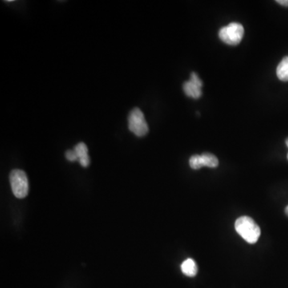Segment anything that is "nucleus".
<instances>
[{
  "instance_id": "f257e3e1",
  "label": "nucleus",
  "mask_w": 288,
  "mask_h": 288,
  "mask_svg": "<svg viewBox=\"0 0 288 288\" xmlns=\"http://www.w3.org/2000/svg\"><path fill=\"white\" fill-rule=\"evenodd\" d=\"M235 228L236 232L248 244H256L261 235L258 224L249 216L239 218L235 224Z\"/></svg>"
},
{
  "instance_id": "f03ea898",
  "label": "nucleus",
  "mask_w": 288,
  "mask_h": 288,
  "mask_svg": "<svg viewBox=\"0 0 288 288\" xmlns=\"http://www.w3.org/2000/svg\"><path fill=\"white\" fill-rule=\"evenodd\" d=\"M10 183L15 197L23 199L28 195V179L24 171L18 169L13 170L10 174Z\"/></svg>"
},
{
  "instance_id": "7ed1b4c3",
  "label": "nucleus",
  "mask_w": 288,
  "mask_h": 288,
  "mask_svg": "<svg viewBox=\"0 0 288 288\" xmlns=\"http://www.w3.org/2000/svg\"><path fill=\"white\" fill-rule=\"evenodd\" d=\"M244 34V26L239 22H232L228 26L222 27L219 36L227 44L237 45L241 42Z\"/></svg>"
},
{
  "instance_id": "20e7f679",
  "label": "nucleus",
  "mask_w": 288,
  "mask_h": 288,
  "mask_svg": "<svg viewBox=\"0 0 288 288\" xmlns=\"http://www.w3.org/2000/svg\"><path fill=\"white\" fill-rule=\"evenodd\" d=\"M128 127L132 133L138 137H143L149 131L145 117L141 110L135 108L130 112L128 116Z\"/></svg>"
},
{
  "instance_id": "39448f33",
  "label": "nucleus",
  "mask_w": 288,
  "mask_h": 288,
  "mask_svg": "<svg viewBox=\"0 0 288 288\" xmlns=\"http://www.w3.org/2000/svg\"><path fill=\"white\" fill-rule=\"evenodd\" d=\"M76 153L78 160L80 165L83 167H87L90 164V158L88 156V149L84 143H79L74 148Z\"/></svg>"
},
{
  "instance_id": "423d86ee",
  "label": "nucleus",
  "mask_w": 288,
  "mask_h": 288,
  "mask_svg": "<svg viewBox=\"0 0 288 288\" xmlns=\"http://www.w3.org/2000/svg\"><path fill=\"white\" fill-rule=\"evenodd\" d=\"M184 92L188 96L192 97L193 99H199L202 95L201 87H199L192 81H187L184 84Z\"/></svg>"
},
{
  "instance_id": "0eeeda50",
  "label": "nucleus",
  "mask_w": 288,
  "mask_h": 288,
  "mask_svg": "<svg viewBox=\"0 0 288 288\" xmlns=\"http://www.w3.org/2000/svg\"><path fill=\"white\" fill-rule=\"evenodd\" d=\"M181 270L185 276L194 277L197 275V264L192 259H188L182 264Z\"/></svg>"
},
{
  "instance_id": "6e6552de",
  "label": "nucleus",
  "mask_w": 288,
  "mask_h": 288,
  "mask_svg": "<svg viewBox=\"0 0 288 288\" xmlns=\"http://www.w3.org/2000/svg\"><path fill=\"white\" fill-rule=\"evenodd\" d=\"M276 74L281 81H288V56L284 57L276 69Z\"/></svg>"
},
{
  "instance_id": "1a4fd4ad",
  "label": "nucleus",
  "mask_w": 288,
  "mask_h": 288,
  "mask_svg": "<svg viewBox=\"0 0 288 288\" xmlns=\"http://www.w3.org/2000/svg\"><path fill=\"white\" fill-rule=\"evenodd\" d=\"M201 161L203 167H218L219 160L216 155L211 153H204L201 155Z\"/></svg>"
},
{
  "instance_id": "9d476101",
  "label": "nucleus",
  "mask_w": 288,
  "mask_h": 288,
  "mask_svg": "<svg viewBox=\"0 0 288 288\" xmlns=\"http://www.w3.org/2000/svg\"><path fill=\"white\" fill-rule=\"evenodd\" d=\"M190 167H192V169L199 170L203 167L201 161V155H192V157L189 159Z\"/></svg>"
},
{
  "instance_id": "9b49d317",
  "label": "nucleus",
  "mask_w": 288,
  "mask_h": 288,
  "mask_svg": "<svg viewBox=\"0 0 288 288\" xmlns=\"http://www.w3.org/2000/svg\"><path fill=\"white\" fill-rule=\"evenodd\" d=\"M65 155H66V159H67V160H69L70 162H74L78 160V157H77L76 153H75L74 150H73V151H71V150L67 151V152H66Z\"/></svg>"
},
{
  "instance_id": "f8f14e48",
  "label": "nucleus",
  "mask_w": 288,
  "mask_h": 288,
  "mask_svg": "<svg viewBox=\"0 0 288 288\" xmlns=\"http://www.w3.org/2000/svg\"><path fill=\"white\" fill-rule=\"evenodd\" d=\"M190 80L193 82L194 83H196V84L198 85L199 87H202V86H203V83H202L201 79L199 78V76H198L196 73H192V75H191V79H190Z\"/></svg>"
},
{
  "instance_id": "ddd939ff",
  "label": "nucleus",
  "mask_w": 288,
  "mask_h": 288,
  "mask_svg": "<svg viewBox=\"0 0 288 288\" xmlns=\"http://www.w3.org/2000/svg\"><path fill=\"white\" fill-rule=\"evenodd\" d=\"M276 2H278L279 4L282 6H288V0H277Z\"/></svg>"
},
{
  "instance_id": "4468645a",
  "label": "nucleus",
  "mask_w": 288,
  "mask_h": 288,
  "mask_svg": "<svg viewBox=\"0 0 288 288\" xmlns=\"http://www.w3.org/2000/svg\"><path fill=\"white\" fill-rule=\"evenodd\" d=\"M285 212H286L287 216H288V206L287 207L286 209H285Z\"/></svg>"
},
{
  "instance_id": "2eb2a0df",
  "label": "nucleus",
  "mask_w": 288,
  "mask_h": 288,
  "mask_svg": "<svg viewBox=\"0 0 288 288\" xmlns=\"http://www.w3.org/2000/svg\"><path fill=\"white\" fill-rule=\"evenodd\" d=\"M286 145L288 147V138L286 139Z\"/></svg>"
},
{
  "instance_id": "dca6fc26",
  "label": "nucleus",
  "mask_w": 288,
  "mask_h": 288,
  "mask_svg": "<svg viewBox=\"0 0 288 288\" xmlns=\"http://www.w3.org/2000/svg\"></svg>"
}]
</instances>
